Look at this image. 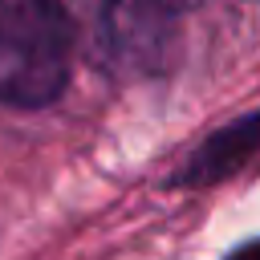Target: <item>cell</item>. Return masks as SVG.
Segmentation results:
<instances>
[{
    "label": "cell",
    "instance_id": "cell-2",
    "mask_svg": "<svg viewBox=\"0 0 260 260\" xmlns=\"http://www.w3.org/2000/svg\"><path fill=\"white\" fill-rule=\"evenodd\" d=\"M73 12L110 69L150 73L175 41L183 0H61Z\"/></svg>",
    "mask_w": 260,
    "mask_h": 260
},
{
    "label": "cell",
    "instance_id": "cell-1",
    "mask_svg": "<svg viewBox=\"0 0 260 260\" xmlns=\"http://www.w3.org/2000/svg\"><path fill=\"white\" fill-rule=\"evenodd\" d=\"M69 77V16L61 0H0V102L45 106Z\"/></svg>",
    "mask_w": 260,
    "mask_h": 260
},
{
    "label": "cell",
    "instance_id": "cell-3",
    "mask_svg": "<svg viewBox=\"0 0 260 260\" xmlns=\"http://www.w3.org/2000/svg\"><path fill=\"white\" fill-rule=\"evenodd\" d=\"M260 150V110H252L248 118L223 126L219 134H211L195 154L191 162L175 175V183H215V179H228L232 171H240L252 154Z\"/></svg>",
    "mask_w": 260,
    "mask_h": 260
},
{
    "label": "cell",
    "instance_id": "cell-4",
    "mask_svg": "<svg viewBox=\"0 0 260 260\" xmlns=\"http://www.w3.org/2000/svg\"><path fill=\"white\" fill-rule=\"evenodd\" d=\"M228 260H260V240H248V244H240Z\"/></svg>",
    "mask_w": 260,
    "mask_h": 260
},
{
    "label": "cell",
    "instance_id": "cell-5",
    "mask_svg": "<svg viewBox=\"0 0 260 260\" xmlns=\"http://www.w3.org/2000/svg\"><path fill=\"white\" fill-rule=\"evenodd\" d=\"M252 4H260V0H252Z\"/></svg>",
    "mask_w": 260,
    "mask_h": 260
}]
</instances>
